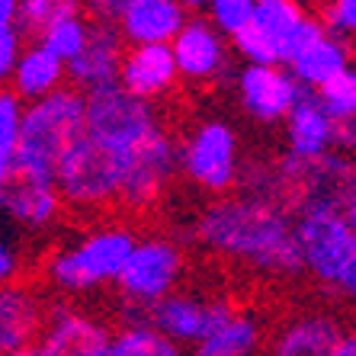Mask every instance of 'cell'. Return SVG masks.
<instances>
[{"label":"cell","mask_w":356,"mask_h":356,"mask_svg":"<svg viewBox=\"0 0 356 356\" xmlns=\"http://www.w3.org/2000/svg\"><path fill=\"white\" fill-rule=\"evenodd\" d=\"M99 356H183V347L167 340L148 318H135L113 331L106 350Z\"/></svg>","instance_id":"25"},{"label":"cell","mask_w":356,"mask_h":356,"mask_svg":"<svg viewBox=\"0 0 356 356\" xmlns=\"http://www.w3.org/2000/svg\"><path fill=\"white\" fill-rule=\"evenodd\" d=\"M23 273V248L7 234H0V286H13Z\"/></svg>","instance_id":"33"},{"label":"cell","mask_w":356,"mask_h":356,"mask_svg":"<svg viewBox=\"0 0 356 356\" xmlns=\"http://www.w3.org/2000/svg\"><path fill=\"white\" fill-rule=\"evenodd\" d=\"M83 7L93 17V23H116L125 0H83Z\"/></svg>","instance_id":"34"},{"label":"cell","mask_w":356,"mask_h":356,"mask_svg":"<svg viewBox=\"0 0 356 356\" xmlns=\"http://www.w3.org/2000/svg\"><path fill=\"white\" fill-rule=\"evenodd\" d=\"M26 103L13 90H0V196L17 177Z\"/></svg>","instance_id":"26"},{"label":"cell","mask_w":356,"mask_h":356,"mask_svg":"<svg viewBox=\"0 0 356 356\" xmlns=\"http://www.w3.org/2000/svg\"><path fill=\"white\" fill-rule=\"evenodd\" d=\"M177 174H180V145L167 129H161L129 161L119 206L125 212H148L167 196Z\"/></svg>","instance_id":"10"},{"label":"cell","mask_w":356,"mask_h":356,"mask_svg":"<svg viewBox=\"0 0 356 356\" xmlns=\"http://www.w3.org/2000/svg\"><path fill=\"white\" fill-rule=\"evenodd\" d=\"M318 99H321V106L327 109V116L337 125L353 119L356 116V61L343 74L334 77L331 83H324L321 90H318Z\"/></svg>","instance_id":"29"},{"label":"cell","mask_w":356,"mask_h":356,"mask_svg":"<svg viewBox=\"0 0 356 356\" xmlns=\"http://www.w3.org/2000/svg\"><path fill=\"white\" fill-rule=\"evenodd\" d=\"M180 71L170 45H129L122 61V77L119 87L129 90L132 97L158 103L167 93H174Z\"/></svg>","instance_id":"19"},{"label":"cell","mask_w":356,"mask_h":356,"mask_svg":"<svg viewBox=\"0 0 356 356\" xmlns=\"http://www.w3.org/2000/svg\"><path fill=\"white\" fill-rule=\"evenodd\" d=\"M193 234L212 257L266 280L305 273L296 212L250 193L212 199L196 216Z\"/></svg>","instance_id":"1"},{"label":"cell","mask_w":356,"mask_h":356,"mask_svg":"<svg viewBox=\"0 0 356 356\" xmlns=\"http://www.w3.org/2000/svg\"><path fill=\"white\" fill-rule=\"evenodd\" d=\"M321 33V17H312L302 0H257V13L232 39V49L244 65H289Z\"/></svg>","instance_id":"5"},{"label":"cell","mask_w":356,"mask_h":356,"mask_svg":"<svg viewBox=\"0 0 356 356\" xmlns=\"http://www.w3.org/2000/svg\"><path fill=\"white\" fill-rule=\"evenodd\" d=\"M45 305L33 286H0V356L33 347L45 327Z\"/></svg>","instance_id":"21"},{"label":"cell","mask_w":356,"mask_h":356,"mask_svg":"<svg viewBox=\"0 0 356 356\" xmlns=\"http://www.w3.org/2000/svg\"><path fill=\"white\" fill-rule=\"evenodd\" d=\"M321 23L337 39L343 42L356 39V0H324Z\"/></svg>","instance_id":"31"},{"label":"cell","mask_w":356,"mask_h":356,"mask_svg":"<svg viewBox=\"0 0 356 356\" xmlns=\"http://www.w3.org/2000/svg\"><path fill=\"white\" fill-rule=\"evenodd\" d=\"M186 10H206L209 7V0H180Z\"/></svg>","instance_id":"39"},{"label":"cell","mask_w":356,"mask_h":356,"mask_svg":"<svg viewBox=\"0 0 356 356\" xmlns=\"http://www.w3.org/2000/svg\"><path fill=\"white\" fill-rule=\"evenodd\" d=\"M23 49L26 45H23L19 26H0V90H10V81L17 74Z\"/></svg>","instance_id":"32"},{"label":"cell","mask_w":356,"mask_h":356,"mask_svg":"<svg viewBox=\"0 0 356 356\" xmlns=\"http://www.w3.org/2000/svg\"><path fill=\"white\" fill-rule=\"evenodd\" d=\"M87 129V93L77 87L26 103L17 177L55 180L58 161Z\"/></svg>","instance_id":"3"},{"label":"cell","mask_w":356,"mask_h":356,"mask_svg":"<svg viewBox=\"0 0 356 356\" xmlns=\"http://www.w3.org/2000/svg\"><path fill=\"white\" fill-rule=\"evenodd\" d=\"M83 13H87L83 0H19L17 26L23 35H33V39L39 42L51 26L65 23V19H74V17H83Z\"/></svg>","instance_id":"27"},{"label":"cell","mask_w":356,"mask_h":356,"mask_svg":"<svg viewBox=\"0 0 356 356\" xmlns=\"http://www.w3.org/2000/svg\"><path fill=\"white\" fill-rule=\"evenodd\" d=\"M170 49H174L180 81L186 83L196 87L216 83L232 71V39L218 33L209 17H190V23L170 42Z\"/></svg>","instance_id":"13"},{"label":"cell","mask_w":356,"mask_h":356,"mask_svg":"<svg viewBox=\"0 0 356 356\" xmlns=\"http://www.w3.org/2000/svg\"><path fill=\"white\" fill-rule=\"evenodd\" d=\"M257 13V0H209L206 17L222 35L234 39Z\"/></svg>","instance_id":"30"},{"label":"cell","mask_w":356,"mask_h":356,"mask_svg":"<svg viewBox=\"0 0 356 356\" xmlns=\"http://www.w3.org/2000/svg\"><path fill=\"white\" fill-rule=\"evenodd\" d=\"M129 161V154L103 145L83 129V135L65 151L55 170L65 206L77 212H103L109 206H119Z\"/></svg>","instance_id":"4"},{"label":"cell","mask_w":356,"mask_h":356,"mask_svg":"<svg viewBox=\"0 0 356 356\" xmlns=\"http://www.w3.org/2000/svg\"><path fill=\"white\" fill-rule=\"evenodd\" d=\"M125 51L129 49H125V39L116 29V23H93L87 49L67 65L71 87L83 90L87 97L99 90H109V87H119Z\"/></svg>","instance_id":"16"},{"label":"cell","mask_w":356,"mask_h":356,"mask_svg":"<svg viewBox=\"0 0 356 356\" xmlns=\"http://www.w3.org/2000/svg\"><path fill=\"white\" fill-rule=\"evenodd\" d=\"M138 234L125 222H97L55 248L45 260V280L61 296H90L116 286Z\"/></svg>","instance_id":"2"},{"label":"cell","mask_w":356,"mask_h":356,"mask_svg":"<svg viewBox=\"0 0 356 356\" xmlns=\"http://www.w3.org/2000/svg\"><path fill=\"white\" fill-rule=\"evenodd\" d=\"M161 129L164 122L158 106L132 97L122 87H109L87 97V132L129 158Z\"/></svg>","instance_id":"9"},{"label":"cell","mask_w":356,"mask_h":356,"mask_svg":"<svg viewBox=\"0 0 356 356\" xmlns=\"http://www.w3.org/2000/svg\"><path fill=\"white\" fill-rule=\"evenodd\" d=\"M343 216H347L350 228L356 232V183H353V190H350V196L343 199Z\"/></svg>","instance_id":"37"},{"label":"cell","mask_w":356,"mask_h":356,"mask_svg":"<svg viewBox=\"0 0 356 356\" xmlns=\"http://www.w3.org/2000/svg\"><path fill=\"white\" fill-rule=\"evenodd\" d=\"M10 356H45V353H42L39 343H33V347H23V350H17V353H10Z\"/></svg>","instance_id":"38"},{"label":"cell","mask_w":356,"mask_h":356,"mask_svg":"<svg viewBox=\"0 0 356 356\" xmlns=\"http://www.w3.org/2000/svg\"><path fill=\"white\" fill-rule=\"evenodd\" d=\"M180 174L209 196H232L241 186V138L225 119H199L180 141Z\"/></svg>","instance_id":"7"},{"label":"cell","mask_w":356,"mask_h":356,"mask_svg":"<svg viewBox=\"0 0 356 356\" xmlns=\"http://www.w3.org/2000/svg\"><path fill=\"white\" fill-rule=\"evenodd\" d=\"M337 151H343L347 158L356 161V116L347 119V122L340 125V132H337Z\"/></svg>","instance_id":"35"},{"label":"cell","mask_w":356,"mask_h":356,"mask_svg":"<svg viewBox=\"0 0 356 356\" xmlns=\"http://www.w3.org/2000/svg\"><path fill=\"white\" fill-rule=\"evenodd\" d=\"M286 132V154H296L302 161H318L337 151V132L340 125L327 116L318 93H308L298 99V106L282 122Z\"/></svg>","instance_id":"20"},{"label":"cell","mask_w":356,"mask_h":356,"mask_svg":"<svg viewBox=\"0 0 356 356\" xmlns=\"http://www.w3.org/2000/svg\"><path fill=\"white\" fill-rule=\"evenodd\" d=\"M234 90L241 109L260 125L286 122L298 99L305 97V87L286 65H241Z\"/></svg>","instance_id":"12"},{"label":"cell","mask_w":356,"mask_h":356,"mask_svg":"<svg viewBox=\"0 0 356 356\" xmlns=\"http://www.w3.org/2000/svg\"><path fill=\"white\" fill-rule=\"evenodd\" d=\"M90 33H93V23L87 17H74V19H65V23L51 26L49 33L42 35V45L49 51H55L65 65H71V61L81 55L83 49H87V42H90Z\"/></svg>","instance_id":"28"},{"label":"cell","mask_w":356,"mask_h":356,"mask_svg":"<svg viewBox=\"0 0 356 356\" xmlns=\"http://www.w3.org/2000/svg\"><path fill=\"white\" fill-rule=\"evenodd\" d=\"M353 49L350 42L337 39L334 33L324 29L318 39H312L305 49L298 51L296 58L289 61V71L296 74V81L305 87L308 93H318L324 83H331L337 74H343L350 65H353Z\"/></svg>","instance_id":"23"},{"label":"cell","mask_w":356,"mask_h":356,"mask_svg":"<svg viewBox=\"0 0 356 356\" xmlns=\"http://www.w3.org/2000/svg\"><path fill=\"white\" fill-rule=\"evenodd\" d=\"M334 356H356V327H347V331H343Z\"/></svg>","instance_id":"36"},{"label":"cell","mask_w":356,"mask_h":356,"mask_svg":"<svg viewBox=\"0 0 356 356\" xmlns=\"http://www.w3.org/2000/svg\"><path fill=\"white\" fill-rule=\"evenodd\" d=\"M183 276H186V254L180 244L164 234H148L135 244L132 257L116 282V292L122 296V302L145 312L148 318L158 302L180 289Z\"/></svg>","instance_id":"8"},{"label":"cell","mask_w":356,"mask_h":356,"mask_svg":"<svg viewBox=\"0 0 356 356\" xmlns=\"http://www.w3.org/2000/svg\"><path fill=\"white\" fill-rule=\"evenodd\" d=\"M234 302L228 296H209V292H193V289H177L174 296H167L164 302L148 312V321L164 334L167 340H174L177 347H196L216 324L234 312Z\"/></svg>","instance_id":"11"},{"label":"cell","mask_w":356,"mask_h":356,"mask_svg":"<svg viewBox=\"0 0 356 356\" xmlns=\"http://www.w3.org/2000/svg\"><path fill=\"white\" fill-rule=\"evenodd\" d=\"M347 331L334 312H296L280 324L266 343V356H334L337 343Z\"/></svg>","instance_id":"15"},{"label":"cell","mask_w":356,"mask_h":356,"mask_svg":"<svg viewBox=\"0 0 356 356\" xmlns=\"http://www.w3.org/2000/svg\"><path fill=\"white\" fill-rule=\"evenodd\" d=\"M296 225L305 276H312L324 292L340 296L343 282L356 270V232L350 228L343 209L321 202L302 206L296 212Z\"/></svg>","instance_id":"6"},{"label":"cell","mask_w":356,"mask_h":356,"mask_svg":"<svg viewBox=\"0 0 356 356\" xmlns=\"http://www.w3.org/2000/svg\"><path fill=\"white\" fill-rule=\"evenodd\" d=\"M67 65L49 51L42 42H29L23 49V58L17 65V74L10 81V90L17 93L23 103H35L51 93H58L67 87Z\"/></svg>","instance_id":"24"},{"label":"cell","mask_w":356,"mask_h":356,"mask_svg":"<svg viewBox=\"0 0 356 356\" xmlns=\"http://www.w3.org/2000/svg\"><path fill=\"white\" fill-rule=\"evenodd\" d=\"M65 209L58 183L39 177H13L7 193L0 196V212L26 232H49Z\"/></svg>","instance_id":"18"},{"label":"cell","mask_w":356,"mask_h":356,"mask_svg":"<svg viewBox=\"0 0 356 356\" xmlns=\"http://www.w3.org/2000/svg\"><path fill=\"white\" fill-rule=\"evenodd\" d=\"M190 23V10L180 0H125L116 29L125 45H170Z\"/></svg>","instance_id":"17"},{"label":"cell","mask_w":356,"mask_h":356,"mask_svg":"<svg viewBox=\"0 0 356 356\" xmlns=\"http://www.w3.org/2000/svg\"><path fill=\"white\" fill-rule=\"evenodd\" d=\"M266 347L264 318L254 308H234L222 324H216L196 347H190V356H260Z\"/></svg>","instance_id":"22"},{"label":"cell","mask_w":356,"mask_h":356,"mask_svg":"<svg viewBox=\"0 0 356 356\" xmlns=\"http://www.w3.org/2000/svg\"><path fill=\"white\" fill-rule=\"evenodd\" d=\"M109 337L113 331L103 318L74 305H55L35 343L45 356H99L106 350Z\"/></svg>","instance_id":"14"}]
</instances>
